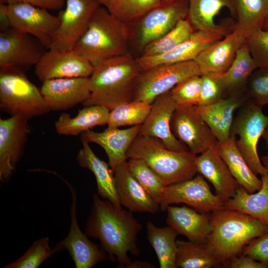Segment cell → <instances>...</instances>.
Returning a JSON list of instances; mask_svg holds the SVG:
<instances>
[{"label": "cell", "instance_id": "6da1fadb", "mask_svg": "<svg viewBox=\"0 0 268 268\" xmlns=\"http://www.w3.org/2000/svg\"><path fill=\"white\" fill-rule=\"evenodd\" d=\"M142 228L133 212L116 207L97 194L93 195L84 232L88 236L99 240L101 247L111 261L118 262V268H126L132 262L129 253L134 256L140 254L137 238Z\"/></svg>", "mask_w": 268, "mask_h": 268}, {"label": "cell", "instance_id": "7a4b0ae2", "mask_svg": "<svg viewBox=\"0 0 268 268\" xmlns=\"http://www.w3.org/2000/svg\"><path fill=\"white\" fill-rule=\"evenodd\" d=\"M141 71L130 53L100 62L89 77L90 96L83 105L101 106L111 111L133 101Z\"/></svg>", "mask_w": 268, "mask_h": 268}, {"label": "cell", "instance_id": "3957f363", "mask_svg": "<svg viewBox=\"0 0 268 268\" xmlns=\"http://www.w3.org/2000/svg\"><path fill=\"white\" fill-rule=\"evenodd\" d=\"M211 230L205 246L220 266L227 267L253 239L268 231V225L242 212L224 208L209 213Z\"/></svg>", "mask_w": 268, "mask_h": 268}, {"label": "cell", "instance_id": "277c9868", "mask_svg": "<svg viewBox=\"0 0 268 268\" xmlns=\"http://www.w3.org/2000/svg\"><path fill=\"white\" fill-rule=\"evenodd\" d=\"M128 26L101 5L72 49L94 67L104 60L125 55L129 53Z\"/></svg>", "mask_w": 268, "mask_h": 268}, {"label": "cell", "instance_id": "5b68a950", "mask_svg": "<svg viewBox=\"0 0 268 268\" xmlns=\"http://www.w3.org/2000/svg\"><path fill=\"white\" fill-rule=\"evenodd\" d=\"M197 155L168 149L158 138L139 134L127 152V159L143 160L167 186L190 179L197 172Z\"/></svg>", "mask_w": 268, "mask_h": 268}, {"label": "cell", "instance_id": "8992f818", "mask_svg": "<svg viewBox=\"0 0 268 268\" xmlns=\"http://www.w3.org/2000/svg\"><path fill=\"white\" fill-rule=\"evenodd\" d=\"M0 108L28 120L51 111L40 89L17 67L0 68Z\"/></svg>", "mask_w": 268, "mask_h": 268}, {"label": "cell", "instance_id": "52a82bcc", "mask_svg": "<svg viewBox=\"0 0 268 268\" xmlns=\"http://www.w3.org/2000/svg\"><path fill=\"white\" fill-rule=\"evenodd\" d=\"M262 108L248 99L238 109L230 132V136H238L236 146L251 169L261 176L267 172L258 152L259 139L268 126V116Z\"/></svg>", "mask_w": 268, "mask_h": 268}, {"label": "cell", "instance_id": "ba28073f", "mask_svg": "<svg viewBox=\"0 0 268 268\" xmlns=\"http://www.w3.org/2000/svg\"><path fill=\"white\" fill-rule=\"evenodd\" d=\"M196 75L201 74L195 61L154 66L140 73L133 101L151 104L159 96L170 91L185 79Z\"/></svg>", "mask_w": 268, "mask_h": 268}, {"label": "cell", "instance_id": "9c48e42d", "mask_svg": "<svg viewBox=\"0 0 268 268\" xmlns=\"http://www.w3.org/2000/svg\"><path fill=\"white\" fill-rule=\"evenodd\" d=\"M180 203L205 213L225 208L224 203L212 193L205 179L199 173L190 179L166 186L159 203L160 210L166 211L169 205Z\"/></svg>", "mask_w": 268, "mask_h": 268}, {"label": "cell", "instance_id": "30bf717a", "mask_svg": "<svg viewBox=\"0 0 268 268\" xmlns=\"http://www.w3.org/2000/svg\"><path fill=\"white\" fill-rule=\"evenodd\" d=\"M101 5L97 0H67L66 8L58 15L60 24L49 49H72Z\"/></svg>", "mask_w": 268, "mask_h": 268}, {"label": "cell", "instance_id": "8fae6325", "mask_svg": "<svg viewBox=\"0 0 268 268\" xmlns=\"http://www.w3.org/2000/svg\"><path fill=\"white\" fill-rule=\"evenodd\" d=\"M195 106H178L171 119V129L189 151L197 155L216 145L217 140Z\"/></svg>", "mask_w": 268, "mask_h": 268}, {"label": "cell", "instance_id": "7c38bea8", "mask_svg": "<svg viewBox=\"0 0 268 268\" xmlns=\"http://www.w3.org/2000/svg\"><path fill=\"white\" fill-rule=\"evenodd\" d=\"M8 14L11 28L33 36L45 48H50L60 24L58 16L47 9L24 3L8 4Z\"/></svg>", "mask_w": 268, "mask_h": 268}, {"label": "cell", "instance_id": "4fadbf2b", "mask_svg": "<svg viewBox=\"0 0 268 268\" xmlns=\"http://www.w3.org/2000/svg\"><path fill=\"white\" fill-rule=\"evenodd\" d=\"M68 186L72 200L70 230L67 236L53 248L55 253L65 249L67 250L76 268H91L103 261H111L110 257L101 246L91 242L80 230L76 215V194L71 186Z\"/></svg>", "mask_w": 268, "mask_h": 268}, {"label": "cell", "instance_id": "5bb4252c", "mask_svg": "<svg viewBox=\"0 0 268 268\" xmlns=\"http://www.w3.org/2000/svg\"><path fill=\"white\" fill-rule=\"evenodd\" d=\"M93 65L73 49L50 48L35 65V73L42 82L61 78L89 77Z\"/></svg>", "mask_w": 268, "mask_h": 268}, {"label": "cell", "instance_id": "9a60e30c", "mask_svg": "<svg viewBox=\"0 0 268 268\" xmlns=\"http://www.w3.org/2000/svg\"><path fill=\"white\" fill-rule=\"evenodd\" d=\"M28 120L19 116L0 119V180L5 183L22 157L30 133Z\"/></svg>", "mask_w": 268, "mask_h": 268}, {"label": "cell", "instance_id": "2e32d148", "mask_svg": "<svg viewBox=\"0 0 268 268\" xmlns=\"http://www.w3.org/2000/svg\"><path fill=\"white\" fill-rule=\"evenodd\" d=\"M227 33V29L222 26L214 29L196 30L172 50L157 56L141 55L135 58L136 61L141 71L161 64L194 61L204 49Z\"/></svg>", "mask_w": 268, "mask_h": 268}, {"label": "cell", "instance_id": "e0dca14e", "mask_svg": "<svg viewBox=\"0 0 268 268\" xmlns=\"http://www.w3.org/2000/svg\"><path fill=\"white\" fill-rule=\"evenodd\" d=\"M188 9V0H179L163 2L149 11L137 22L139 47L143 50L168 33L181 20L187 17Z\"/></svg>", "mask_w": 268, "mask_h": 268}, {"label": "cell", "instance_id": "ac0fdd59", "mask_svg": "<svg viewBox=\"0 0 268 268\" xmlns=\"http://www.w3.org/2000/svg\"><path fill=\"white\" fill-rule=\"evenodd\" d=\"M177 105L169 91L157 97L151 103L150 112L141 125L139 134L159 139L169 149L187 152V146L178 140L171 129V121Z\"/></svg>", "mask_w": 268, "mask_h": 268}, {"label": "cell", "instance_id": "d6986e66", "mask_svg": "<svg viewBox=\"0 0 268 268\" xmlns=\"http://www.w3.org/2000/svg\"><path fill=\"white\" fill-rule=\"evenodd\" d=\"M33 36L12 28L0 33V67L35 66L45 52Z\"/></svg>", "mask_w": 268, "mask_h": 268}, {"label": "cell", "instance_id": "ffe728a7", "mask_svg": "<svg viewBox=\"0 0 268 268\" xmlns=\"http://www.w3.org/2000/svg\"><path fill=\"white\" fill-rule=\"evenodd\" d=\"M50 110L65 111L89 98V77L56 78L42 82L40 89Z\"/></svg>", "mask_w": 268, "mask_h": 268}, {"label": "cell", "instance_id": "44dd1931", "mask_svg": "<svg viewBox=\"0 0 268 268\" xmlns=\"http://www.w3.org/2000/svg\"><path fill=\"white\" fill-rule=\"evenodd\" d=\"M246 33L244 29L235 26L231 32L204 49L194 60L201 74L224 73L245 41Z\"/></svg>", "mask_w": 268, "mask_h": 268}, {"label": "cell", "instance_id": "7402d4cb", "mask_svg": "<svg viewBox=\"0 0 268 268\" xmlns=\"http://www.w3.org/2000/svg\"><path fill=\"white\" fill-rule=\"evenodd\" d=\"M116 192L122 206L132 212L155 214L160 209L157 203L131 172L127 161L113 170Z\"/></svg>", "mask_w": 268, "mask_h": 268}, {"label": "cell", "instance_id": "603a6c76", "mask_svg": "<svg viewBox=\"0 0 268 268\" xmlns=\"http://www.w3.org/2000/svg\"><path fill=\"white\" fill-rule=\"evenodd\" d=\"M196 167L198 173L212 185L215 194L224 203L234 196L240 186L219 154L216 144L197 156Z\"/></svg>", "mask_w": 268, "mask_h": 268}, {"label": "cell", "instance_id": "cb8c5ba5", "mask_svg": "<svg viewBox=\"0 0 268 268\" xmlns=\"http://www.w3.org/2000/svg\"><path fill=\"white\" fill-rule=\"evenodd\" d=\"M141 125L126 129L107 127L102 132L91 130L81 134V140L96 143L106 152L109 164L113 170L127 160V152L132 142L139 134Z\"/></svg>", "mask_w": 268, "mask_h": 268}, {"label": "cell", "instance_id": "d4e9b609", "mask_svg": "<svg viewBox=\"0 0 268 268\" xmlns=\"http://www.w3.org/2000/svg\"><path fill=\"white\" fill-rule=\"evenodd\" d=\"M248 99L245 94L224 97L208 105L195 107L211 129L217 141L224 142L230 137L235 111Z\"/></svg>", "mask_w": 268, "mask_h": 268}, {"label": "cell", "instance_id": "484cf974", "mask_svg": "<svg viewBox=\"0 0 268 268\" xmlns=\"http://www.w3.org/2000/svg\"><path fill=\"white\" fill-rule=\"evenodd\" d=\"M166 219L168 225L189 241L203 243L211 230L209 213H201L186 205H169Z\"/></svg>", "mask_w": 268, "mask_h": 268}, {"label": "cell", "instance_id": "4316f807", "mask_svg": "<svg viewBox=\"0 0 268 268\" xmlns=\"http://www.w3.org/2000/svg\"><path fill=\"white\" fill-rule=\"evenodd\" d=\"M81 141L82 147L76 156L78 165L93 173L96 181L97 195L100 198L109 201L117 207H122L116 192L113 171L109 164L95 155L89 143Z\"/></svg>", "mask_w": 268, "mask_h": 268}, {"label": "cell", "instance_id": "83f0119b", "mask_svg": "<svg viewBox=\"0 0 268 268\" xmlns=\"http://www.w3.org/2000/svg\"><path fill=\"white\" fill-rule=\"evenodd\" d=\"M109 113V109L98 105L85 106L74 117L63 113L55 122V130L60 135L77 136L94 127L107 124Z\"/></svg>", "mask_w": 268, "mask_h": 268}, {"label": "cell", "instance_id": "f1b7e54d", "mask_svg": "<svg viewBox=\"0 0 268 268\" xmlns=\"http://www.w3.org/2000/svg\"><path fill=\"white\" fill-rule=\"evenodd\" d=\"M235 139V136H230L226 141H217V148L239 185L250 193H255L261 188L262 181L252 171L241 154L236 146Z\"/></svg>", "mask_w": 268, "mask_h": 268}, {"label": "cell", "instance_id": "f546056e", "mask_svg": "<svg viewBox=\"0 0 268 268\" xmlns=\"http://www.w3.org/2000/svg\"><path fill=\"white\" fill-rule=\"evenodd\" d=\"M262 186L257 193H250L240 186L233 197L224 203L226 208L237 210L268 225V173L261 176Z\"/></svg>", "mask_w": 268, "mask_h": 268}, {"label": "cell", "instance_id": "4dcf8cb0", "mask_svg": "<svg viewBox=\"0 0 268 268\" xmlns=\"http://www.w3.org/2000/svg\"><path fill=\"white\" fill-rule=\"evenodd\" d=\"M257 68L245 40L237 51L231 65L224 73L226 97L246 94L248 81Z\"/></svg>", "mask_w": 268, "mask_h": 268}, {"label": "cell", "instance_id": "1f68e13d", "mask_svg": "<svg viewBox=\"0 0 268 268\" xmlns=\"http://www.w3.org/2000/svg\"><path fill=\"white\" fill-rule=\"evenodd\" d=\"M146 238L154 250L160 268H176V238L179 235L172 226L158 227L152 221L146 223Z\"/></svg>", "mask_w": 268, "mask_h": 268}, {"label": "cell", "instance_id": "d6a6232c", "mask_svg": "<svg viewBox=\"0 0 268 268\" xmlns=\"http://www.w3.org/2000/svg\"><path fill=\"white\" fill-rule=\"evenodd\" d=\"M187 18L196 30L216 29L215 16L224 7H227L235 15L232 0H188Z\"/></svg>", "mask_w": 268, "mask_h": 268}, {"label": "cell", "instance_id": "836d02e7", "mask_svg": "<svg viewBox=\"0 0 268 268\" xmlns=\"http://www.w3.org/2000/svg\"><path fill=\"white\" fill-rule=\"evenodd\" d=\"M176 265L180 268H211L220 266L204 243L177 240Z\"/></svg>", "mask_w": 268, "mask_h": 268}, {"label": "cell", "instance_id": "e575fe53", "mask_svg": "<svg viewBox=\"0 0 268 268\" xmlns=\"http://www.w3.org/2000/svg\"><path fill=\"white\" fill-rule=\"evenodd\" d=\"M235 16L237 19L235 26L246 32L263 28L268 17V0H232Z\"/></svg>", "mask_w": 268, "mask_h": 268}, {"label": "cell", "instance_id": "d590c367", "mask_svg": "<svg viewBox=\"0 0 268 268\" xmlns=\"http://www.w3.org/2000/svg\"><path fill=\"white\" fill-rule=\"evenodd\" d=\"M162 0H111L107 8L116 18L128 25L136 23Z\"/></svg>", "mask_w": 268, "mask_h": 268}, {"label": "cell", "instance_id": "8d00e7d4", "mask_svg": "<svg viewBox=\"0 0 268 268\" xmlns=\"http://www.w3.org/2000/svg\"><path fill=\"white\" fill-rule=\"evenodd\" d=\"M151 104L132 101L121 104L110 111L108 127L141 125L146 120Z\"/></svg>", "mask_w": 268, "mask_h": 268}, {"label": "cell", "instance_id": "74e56055", "mask_svg": "<svg viewBox=\"0 0 268 268\" xmlns=\"http://www.w3.org/2000/svg\"><path fill=\"white\" fill-rule=\"evenodd\" d=\"M127 164L136 180L151 197L159 204L166 187L159 176L142 159L130 158Z\"/></svg>", "mask_w": 268, "mask_h": 268}, {"label": "cell", "instance_id": "f35d334b", "mask_svg": "<svg viewBox=\"0 0 268 268\" xmlns=\"http://www.w3.org/2000/svg\"><path fill=\"white\" fill-rule=\"evenodd\" d=\"M195 31L187 18L182 19L162 37L146 46L141 55L154 56L165 53L187 39Z\"/></svg>", "mask_w": 268, "mask_h": 268}, {"label": "cell", "instance_id": "ab89813d", "mask_svg": "<svg viewBox=\"0 0 268 268\" xmlns=\"http://www.w3.org/2000/svg\"><path fill=\"white\" fill-rule=\"evenodd\" d=\"M54 254L49 245V238H41L35 241L21 257L3 268H38Z\"/></svg>", "mask_w": 268, "mask_h": 268}, {"label": "cell", "instance_id": "60d3db41", "mask_svg": "<svg viewBox=\"0 0 268 268\" xmlns=\"http://www.w3.org/2000/svg\"><path fill=\"white\" fill-rule=\"evenodd\" d=\"M201 86V75H196L177 84L169 93L178 106H195L200 101Z\"/></svg>", "mask_w": 268, "mask_h": 268}, {"label": "cell", "instance_id": "b9f144b4", "mask_svg": "<svg viewBox=\"0 0 268 268\" xmlns=\"http://www.w3.org/2000/svg\"><path fill=\"white\" fill-rule=\"evenodd\" d=\"M223 74L224 73L221 72H208L201 74V91L198 105H208L226 97Z\"/></svg>", "mask_w": 268, "mask_h": 268}, {"label": "cell", "instance_id": "7bdbcfd3", "mask_svg": "<svg viewBox=\"0 0 268 268\" xmlns=\"http://www.w3.org/2000/svg\"><path fill=\"white\" fill-rule=\"evenodd\" d=\"M246 41L257 67L268 68V30L257 28L247 31Z\"/></svg>", "mask_w": 268, "mask_h": 268}, {"label": "cell", "instance_id": "ee69618b", "mask_svg": "<svg viewBox=\"0 0 268 268\" xmlns=\"http://www.w3.org/2000/svg\"><path fill=\"white\" fill-rule=\"evenodd\" d=\"M245 93L248 99L263 107L268 105V68H257L251 75Z\"/></svg>", "mask_w": 268, "mask_h": 268}, {"label": "cell", "instance_id": "f6af8a7d", "mask_svg": "<svg viewBox=\"0 0 268 268\" xmlns=\"http://www.w3.org/2000/svg\"><path fill=\"white\" fill-rule=\"evenodd\" d=\"M242 254L261 262L268 268V231L252 240L245 247Z\"/></svg>", "mask_w": 268, "mask_h": 268}, {"label": "cell", "instance_id": "bcb514c9", "mask_svg": "<svg viewBox=\"0 0 268 268\" xmlns=\"http://www.w3.org/2000/svg\"><path fill=\"white\" fill-rule=\"evenodd\" d=\"M7 4L24 3L30 4L47 10H60L65 0H3Z\"/></svg>", "mask_w": 268, "mask_h": 268}, {"label": "cell", "instance_id": "7dc6e473", "mask_svg": "<svg viewBox=\"0 0 268 268\" xmlns=\"http://www.w3.org/2000/svg\"><path fill=\"white\" fill-rule=\"evenodd\" d=\"M228 267L230 268H268L265 264L243 254L233 257L230 260Z\"/></svg>", "mask_w": 268, "mask_h": 268}, {"label": "cell", "instance_id": "c3c4849f", "mask_svg": "<svg viewBox=\"0 0 268 268\" xmlns=\"http://www.w3.org/2000/svg\"><path fill=\"white\" fill-rule=\"evenodd\" d=\"M11 28L8 14V4L3 0L0 2V32Z\"/></svg>", "mask_w": 268, "mask_h": 268}, {"label": "cell", "instance_id": "681fc988", "mask_svg": "<svg viewBox=\"0 0 268 268\" xmlns=\"http://www.w3.org/2000/svg\"><path fill=\"white\" fill-rule=\"evenodd\" d=\"M155 267L152 264L145 261L132 262L126 268H153Z\"/></svg>", "mask_w": 268, "mask_h": 268}, {"label": "cell", "instance_id": "f907efd6", "mask_svg": "<svg viewBox=\"0 0 268 268\" xmlns=\"http://www.w3.org/2000/svg\"><path fill=\"white\" fill-rule=\"evenodd\" d=\"M262 137L265 141L267 148L268 149V126L265 130Z\"/></svg>", "mask_w": 268, "mask_h": 268}, {"label": "cell", "instance_id": "816d5d0a", "mask_svg": "<svg viewBox=\"0 0 268 268\" xmlns=\"http://www.w3.org/2000/svg\"><path fill=\"white\" fill-rule=\"evenodd\" d=\"M261 159L263 165L267 170V173H268V154L263 156L262 157Z\"/></svg>", "mask_w": 268, "mask_h": 268}, {"label": "cell", "instance_id": "f5cc1de1", "mask_svg": "<svg viewBox=\"0 0 268 268\" xmlns=\"http://www.w3.org/2000/svg\"><path fill=\"white\" fill-rule=\"evenodd\" d=\"M101 5L106 7H108L111 0H97Z\"/></svg>", "mask_w": 268, "mask_h": 268}, {"label": "cell", "instance_id": "db71d44e", "mask_svg": "<svg viewBox=\"0 0 268 268\" xmlns=\"http://www.w3.org/2000/svg\"><path fill=\"white\" fill-rule=\"evenodd\" d=\"M263 29L265 30H268V17L267 18L264 23Z\"/></svg>", "mask_w": 268, "mask_h": 268}, {"label": "cell", "instance_id": "11a10c76", "mask_svg": "<svg viewBox=\"0 0 268 268\" xmlns=\"http://www.w3.org/2000/svg\"><path fill=\"white\" fill-rule=\"evenodd\" d=\"M177 0H162L163 2H173V1H175Z\"/></svg>", "mask_w": 268, "mask_h": 268}]
</instances>
